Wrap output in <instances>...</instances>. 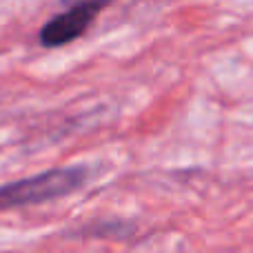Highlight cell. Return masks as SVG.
Here are the masks:
<instances>
[{
	"mask_svg": "<svg viewBox=\"0 0 253 253\" xmlns=\"http://www.w3.org/2000/svg\"><path fill=\"white\" fill-rule=\"evenodd\" d=\"M89 180L87 167H60L0 187V211L22 209L71 196Z\"/></svg>",
	"mask_w": 253,
	"mask_h": 253,
	"instance_id": "obj_1",
	"label": "cell"
},
{
	"mask_svg": "<svg viewBox=\"0 0 253 253\" xmlns=\"http://www.w3.org/2000/svg\"><path fill=\"white\" fill-rule=\"evenodd\" d=\"M98 9L89 4H69L62 13H56L38 31V42L44 49H58L78 40L98 18Z\"/></svg>",
	"mask_w": 253,
	"mask_h": 253,
	"instance_id": "obj_2",
	"label": "cell"
},
{
	"mask_svg": "<svg viewBox=\"0 0 253 253\" xmlns=\"http://www.w3.org/2000/svg\"><path fill=\"white\" fill-rule=\"evenodd\" d=\"M65 7H69V4H89V7L98 9V11H102V9H107L109 4H114L116 0H60Z\"/></svg>",
	"mask_w": 253,
	"mask_h": 253,
	"instance_id": "obj_3",
	"label": "cell"
}]
</instances>
